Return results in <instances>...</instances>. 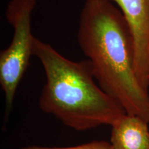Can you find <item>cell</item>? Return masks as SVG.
<instances>
[{"instance_id": "52a82bcc", "label": "cell", "mask_w": 149, "mask_h": 149, "mask_svg": "<svg viewBox=\"0 0 149 149\" xmlns=\"http://www.w3.org/2000/svg\"><path fill=\"white\" fill-rule=\"evenodd\" d=\"M148 149H149V147H148Z\"/></svg>"}, {"instance_id": "3957f363", "label": "cell", "mask_w": 149, "mask_h": 149, "mask_svg": "<svg viewBox=\"0 0 149 149\" xmlns=\"http://www.w3.org/2000/svg\"><path fill=\"white\" fill-rule=\"evenodd\" d=\"M37 0H10L6 9L7 22L13 29L8 48L0 53V84L6 97V112L13 104L16 91L34 55L31 19Z\"/></svg>"}, {"instance_id": "277c9868", "label": "cell", "mask_w": 149, "mask_h": 149, "mask_svg": "<svg viewBox=\"0 0 149 149\" xmlns=\"http://www.w3.org/2000/svg\"><path fill=\"white\" fill-rule=\"evenodd\" d=\"M117 5L132 33L134 66L145 90L149 88V0H109Z\"/></svg>"}, {"instance_id": "5b68a950", "label": "cell", "mask_w": 149, "mask_h": 149, "mask_svg": "<svg viewBox=\"0 0 149 149\" xmlns=\"http://www.w3.org/2000/svg\"><path fill=\"white\" fill-rule=\"evenodd\" d=\"M111 127L113 149H148V122L141 117L126 114Z\"/></svg>"}, {"instance_id": "7a4b0ae2", "label": "cell", "mask_w": 149, "mask_h": 149, "mask_svg": "<svg viewBox=\"0 0 149 149\" xmlns=\"http://www.w3.org/2000/svg\"><path fill=\"white\" fill-rule=\"evenodd\" d=\"M34 55L46 74L39 100L43 112L77 131L111 126L126 114L124 108L97 84L88 59L70 60L37 38Z\"/></svg>"}, {"instance_id": "6da1fadb", "label": "cell", "mask_w": 149, "mask_h": 149, "mask_svg": "<svg viewBox=\"0 0 149 149\" xmlns=\"http://www.w3.org/2000/svg\"><path fill=\"white\" fill-rule=\"evenodd\" d=\"M77 40L100 88L126 114L149 123V93L136 74L133 35L120 9L109 0H86Z\"/></svg>"}, {"instance_id": "8992f818", "label": "cell", "mask_w": 149, "mask_h": 149, "mask_svg": "<svg viewBox=\"0 0 149 149\" xmlns=\"http://www.w3.org/2000/svg\"><path fill=\"white\" fill-rule=\"evenodd\" d=\"M22 149H113L111 143L106 141H93L74 146L68 147H44L38 146H29Z\"/></svg>"}]
</instances>
